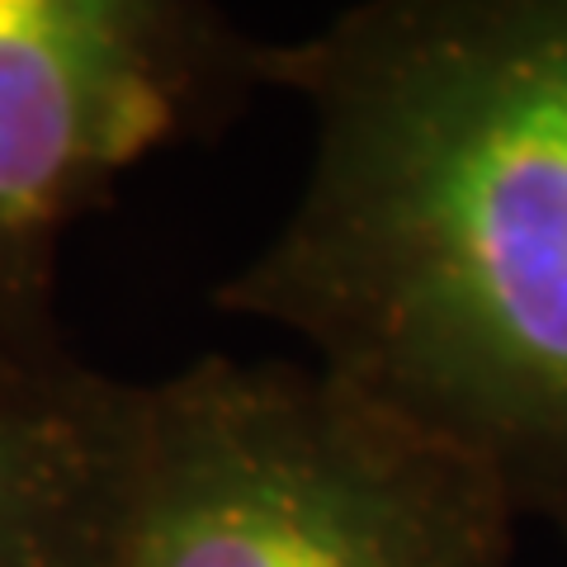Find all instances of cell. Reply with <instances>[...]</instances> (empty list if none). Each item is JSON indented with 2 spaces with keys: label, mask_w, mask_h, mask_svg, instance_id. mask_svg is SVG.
Listing matches in <instances>:
<instances>
[{
  "label": "cell",
  "mask_w": 567,
  "mask_h": 567,
  "mask_svg": "<svg viewBox=\"0 0 567 567\" xmlns=\"http://www.w3.org/2000/svg\"><path fill=\"white\" fill-rule=\"evenodd\" d=\"M317 152L218 289L567 520V0H383L260 48Z\"/></svg>",
  "instance_id": "obj_1"
},
{
  "label": "cell",
  "mask_w": 567,
  "mask_h": 567,
  "mask_svg": "<svg viewBox=\"0 0 567 567\" xmlns=\"http://www.w3.org/2000/svg\"><path fill=\"white\" fill-rule=\"evenodd\" d=\"M511 496L312 364L137 383L104 567H506Z\"/></svg>",
  "instance_id": "obj_2"
},
{
  "label": "cell",
  "mask_w": 567,
  "mask_h": 567,
  "mask_svg": "<svg viewBox=\"0 0 567 567\" xmlns=\"http://www.w3.org/2000/svg\"><path fill=\"white\" fill-rule=\"evenodd\" d=\"M260 48L185 0H0V354H71L52 312L66 227L147 152L223 123Z\"/></svg>",
  "instance_id": "obj_3"
},
{
  "label": "cell",
  "mask_w": 567,
  "mask_h": 567,
  "mask_svg": "<svg viewBox=\"0 0 567 567\" xmlns=\"http://www.w3.org/2000/svg\"><path fill=\"white\" fill-rule=\"evenodd\" d=\"M137 383L0 354V567H104Z\"/></svg>",
  "instance_id": "obj_4"
}]
</instances>
